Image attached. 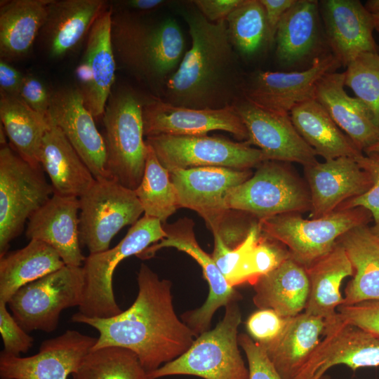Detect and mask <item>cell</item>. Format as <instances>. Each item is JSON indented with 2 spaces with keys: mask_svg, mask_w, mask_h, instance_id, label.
Here are the masks:
<instances>
[{
  "mask_svg": "<svg viewBox=\"0 0 379 379\" xmlns=\"http://www.w3.org/2000/svg\"><path fill=\"white\" fill-rule=\"evenodd\" d=\"M7 303L0 300V332L4 352L15 356L26 353L33 345L34 339L19 325L7 310Z\"/></svg>",
  "mask_w": 379,
  "mask_h": 379,
  "instance_id": "obj_45",
  "label": "cell"
},
{
  "mask_svg": "<svg viewBox=\"0 0 379 379\" xmlns=\"http://www.w3.org/2000/svg\"><path fill=\"white\" fill-rule=\"evenodd\" d=\"M345 74L331 72L319 81L315 99L338 127L365 152L379 140V128L366 105L345 90Z\"/></svg>",
  "mask_w": 379,
  "mask_h": 379,
  "instance_id": "obj_26",
  "label": "cell"
},
{
  "mask_svg": "<svg viewBox=\"0 0 379 379\" xmlns=\"http://www.w3.org/2000/svg\"><path fill=\"white\" fill-rule=\"evenodd\" d=\"M238 342L246 356L249 379H282L262 345L245 333L238 335Z\"/></svg>",
  "mask_w": 379,
  "mask_h": 379,
  "instance_id": "obj_47",
  "label": "cell"
},
{
  "mask_svg": "<svg viewBox=\"0 0 379 379\" xmlns=\"http://www.w3.org/2000/svg\"><path fill=\"white\" fill-rule=\"evenodd\" d=\"M290 163L265 161L241 184L228 190L226 206L258 220L311 209L308 185Z\"/></svg>",
  "mask_w": 379,
  "mask_h": 379,
  "instance_id": "obj_7",
  "label": "cell"
},
{
  "mask_svg": "<svg viewBox=\"0 0 379 379\" xmlns=\"http://www.w3.org/2000/svg\"><path fill=\"white\" fill-rule=\"evenodd\" d=\"M287 318L272 310L262 309L249 316L246 327L249 335L262 345L275 340L283 331Z\"/></svg>",
  "mask_w": 379,
  "mask_h": 379,
  "instance_id": "obj_44",
  "label": "cell"
},
{
  "mask_svg": "<svg viewBox=\"0 0 379 379\" xmlns=\"http://www.w3.org/2000/svg\"><path fill=\"white\" fill-rule=\"evenodd\" d=\"M137 280V298L126 310L108 318L77 312L71 321L98 331L99 336L91 350L109 346L126 348L136 354L149 373L184 354L197 336L175 312L171 281L159 279L143 263Z\"/></svg>",
  "mask_w": 379,
  "mask_h": 379,
  "instance_id": "obj_1",
  "label": "cell"
},
{
  "mask_svg": "<svg viewBox=\"0 0 379 379\" xmlns=\"http://www.w3.org/2000/svg\"><path fill=\"white\" fill-rule=\"evenodd\" d=\"M375 151H379V140H378V141L375 145H373L371 147H370L369 149H368L364 152V154L369 153V152H375Z\"/></svg>",
  "mask_w": 379,
  "mask_h": 379,
  "instance_id": "obj_55",
  "label": "cell"
},
{
  "mask_svg": "<svg viewBox=\"0 0 379 379\" xmlns=\"http://www.w3.org/2000/svg\"><path fill=\"white\" fill-rule=\"evenodd\" d=\"M98 338L74 330L43 341L37 354L25 357L2 351L1 379H67L81 366Z\"/></svg>",
  "mask_w": 379,
  "mask_h": 379,
  "instance_id": "obj_15",
  "label": "cell"
},
{
  "mask_svg": "<svg viewBox=\"0 0 379 379\" xmlns=\"http://www.w3.org/2000/svg\"><path fill=\"white\" fill-rule=\"evenodd\" d=\"M306 272L310 288L304 312L322 318L325 326L335 324L339 319L336 308L343 304L341 284L354 275L344 248L337 241L328 253L306 267Z\"/></svg>",
  "mask_w": 379,
  "mask_h": 379,
  "instance_id": "obj_28",
  "label": "cell"
},
{
  "mask_svg": "<svg viewBox=\"0 0 379 379\" xmlns=\"http://www.w3.org/2000/svg\"><path fill=\"white\" fill-rule=\"evenodd\" d=\"M364 7L371 15H379V0H368Z\"/></svg>",
  "mask_w": 379,
  "mask_h": 379,
  "instance_id": "obj_53",
  "label": "cell"
},
{
  "mask_svg": "<svg viewBox=\"0 0 379 379\" xmlns=\"http://www.w3.org/2000/svg\"><path fill=\"white\" fill-rule=\"evenodd\" d=\"M319 379H331V378L329 375L324 374Z\"/></svg>",
  "mask_w": 379,
  "mask_h": 379,
  "instance_id": "obj_57",
  "label": "cell"
},
{
  "mask_svg": "<svg viewBox=\"0 0 379 379\" xmlns=\"http://www.w3.org/2000/svg\"><path fill=\"white\" fill-rule=\"evenodd\" d=\"M359 166L368 173L373 185L365 194L343 203L337 210L361 206L369 211L375 222L379 221V151L372 152L355 159Z\"/></svg>",
  "mask_w": 379,
  "mask_h": 379,
  "instance_id": "obj_43",
  "label": "cell"
},
{
  "mask_svg": "<svg viewBox=\"0 0 379 379\" xmlns=\"http://www.w3.org/2000/svg\"><path fill=\"white\" fill-rule=\"evenodd\" d=\"M319 1L296 0L277 27L276 55L286 66H293L325 53L321 45Z\"/></svg>",
  "mask_w": 379,
  "mask_h": 379,
  "instance_id": "obj_27",
  "label": "cell"
},
{
  "mask_svg": "<svg viewBox=\"0 0 379 379\" xmlns=\"http://www.w3.org/2000/svg\"><path fill=\"white\" fill-rule=\"evenodd\" d=\"M142 120L146 137L200 135L220 130L241 140L248 139L246 128L234 105L218 109H199L173 105L152 97L144 101Z\"/></svg>",
  "mask_w": 379,
  "mask_h": 379,
  "instance_id": "obj_17",
  "label": "cell"
},
{
  "mask_svg": "<svg viewBox=\"0 0 379 379\" xmlns=\"http://www.w3.org/2000/svg\"><path fill=\"white\" fill-rule=\"evenodd\" d=\"M340 66L331 53L314 58L302 71L258 70L246 79L243 98L263 109L289 114L298 104L314 98L320 79Z\"/></svg>",
  "mask_w": 379,
  "mask_h": 379,
  "instance_id": "obj_14",
  "label": "cell"
},
{
  "mask_svg": "<svg viewBox=\"0 0 379 379\" xmlns=\"http://www.w3.org/2000/svg\"><path fill=\"white\" fill-rule=\"evenodd\" d=\"M85 286L82 266L65 265L18 289L8 300L12 315L27 332L54 331L62 310L79 307Z\"/></svg>",
  "mask_w": 379,
  "mask_h": 379,
  "instance_id": "obj_10",
  "label": "cell"
},
{
  "mask_svg": "<svg viewBox=\"0 0 379 379\" xmlns=\"http://www.w3.org/2000/svg\"><path fill=\"white\" fill-rule=\"evenodd\" d=\"M53 194L41 167L21 158L8 145L0 149V258L25 223Z\"/></svg>",
  "mask_w": 379,
  "mask_h": 379,
  "instance_id": "obj_9",
  "label": "cell"
},
{
  "mask_svg": "<svg viewBox=\"0 0 379 379\" xmlns=\"http://www.w3.org/2000/svg\"><path fill=\"white\" fill-rule=\"evenodd\" d=\"M180 14L192 39L176 71L162 88L164 101L192 109H218L243 98L246 79L227 32L225 20L208 21L196 8Z\"/></svg>",
  "mask_w": 379,
  "mask_h": 379,
  "instance_id": "obj_2",
  "label": "cell"
},
{
  "mask_svg": "<svg viewBox=\"0 0 379 379\" xmlns=\"http://www.w3.org/2000/svg\"><path fill=\"white\" fill-rule=\"evenodd\" d=\"M225 21L230 41L241 55L252 57L270 44L265 11L260 0H243Z\"/></svg>",
  "mask_w": 379,
  "mask_h": 379,
  "instance_id": "obj_38",
  "label": "cell"
},
{
  "mask_svg": "<svg viewBox=\"0 0 379 379\" xmlns=\"http://www.w3.org/2000/svg\"><path fill=\"white\" fill-rule=\"evenodd\" d=\"M265 11L270 44L275 41L279 23L285 13L295 3L296 0H260Z\"/></svg>",
  "mask_w": 379,
  "mask_h": 379,
  "instance_id": "obj_50",
  "label": "cell"
},
{
  "mask_svg": "<svg viewBox=\"0 0 379 379\" xmlns=\"http://www.w3.org/2000/svg\"><path fill=\"white\" fill-rule=\"evenodd\" d=\"M79 201L53 193L28 220L26 237L53 247L64 263L81 267L86 260L80 247Z\"/></svg>",
  "mask_w": 379,
  "mask_h": 379,
  "instance_id": "obj_24",
  "label": "cell"
},
{
  "mask_svg": "<svg viewBox=\"0 0 379 379\" xmlns=\"http://www.w3.org/2000/svg\"><path fill=\"white\" fill-rule=\"evenodd\" d=\"M223 319L212 330L199 335L175 359L149 372L150 379L188 375L204 379H249V371L239 349L241 314L237 302L225 307Z\"/></svg>",
  "mask_w": 379,
  "mask_h": 379,
  "instance_id": "obj_4",
  "label": "cell"
},
{
  "mask_svg": "<svg viewBox=\"0 0 379 379\" xmlns=\"http://www.w3.org/2000/svg\"><path fill=\"white\" fill-rule=\"evenodd\" d=\"M111 38L115 58L123 67L161 88L186 53L181 28L172 18L153 22L127 11H112Z\"/></svg>",
  "mask_w": 379,
  "mask_h": 379,
  "instance_id": "obj_3",
  "label": "cell"
},
{
  "mask_svg": "<svg viewBox=\"0 0 379 379\" xmlns=\"http://www.w3.org/2000/svg\"><path fill=\"white\" fill-rule=\"evenodd\" d=\"M48 117L61 130L95 179L113 178L107 168L105 139L78 87H63L53 92Z\"/></svg>",
  "mask_w": 379,
  "mask_h": 379,
  "instance_id": "obj_18",
  "label": "cell"
},
{
  "mask_svg": "<svg viewBox=\"0 0 379 379\" xmlns=\"http://www.w3.org/2000/svg\"><path fill=\"white\" fill-rule=\"evenodd\" d=\"M339 317L379 338V300H369L353 305H341Z\"/></svg>",
  "mask_w": 379,
  "mask_h": 379,
  "instance_id": "obj_46",
  "label": "cell"
},
{
  "mask_svg": "<svg viewBox=\"0 0 379 379\" xmlns=\"http://www.w3.org/2000/svg\"><path fill=\"white\" fill-rule=\"evenodd\" d=\"M325 325L322 318L303 312L288 317L280 335L262 345L282 379L294 378L319 344Z\"/></svg>",
  "mask_w": 379,
  "mask_h": 379,
  "instance_id": "obj_31",
  "label": "cell"
},
{
  "mask_svg": "<svg viewBox=\"0 0 379 379\" xmlns=\"http://www.w3.org/2000/svg\"><path fill=\"white\" fill-rule=\"evenodd\" d=\"M143 104L133 90L122 88L112 92L102 114L108 172L133 190L143 177L147 153L143 139Z\"/></svg>",
  "mask_w": 379,
  "mask_h": 379,
  "instance_id": "obj_5",
  "label": "cell"
},
{
  "mask_svg": "<svg viewBox=\"0 0 379 379\" xmlns=\"http://www.w3.org/2000/svg\"><path fill=\"white\" fill-rule=\"evenodd\" d=\"M24 76L8 62L0 60L1 93L19 97Z\"/></svg>",
  "mask_w": 379,
  "mask_h": 379,
  "instance_id": "obj_51",
  "label": "cell"
},
{
  "mask_svg": "<svg viewBox=\"0 0 379 379\" xmlns=\"http://www.w3.org/2000/svg\"><path fill=\"white\" fill-rule=\"evenodd\" d=\"M289 257L290 253L284 244L261 232L250 256L249 263L252 275L251 284H252L259 277L277 267Z\"/></svg>",
  "mask_w": 379,
  "mask_h": 379,
  "instance_id": "obj_42",
  "label": "cell"
},
{
  "mask_svg": "<svg viewBox=\"0 0 379 379\" xmlns=\"http://www.w3.org/2000/svg\"><path fill=\"white\" fill-rule=\"evenodd\" d=\"M324 336L293 379H319L340 364L353 371L379 366V338L373 334L339 317L325 326Z\"/></svg>",
  "mask_w": 379,
  "mask_h": 379,
  "instance_id": "obj_20",
  "label": "cell"
},
{
  "mask_svg": "<svg viewBox=\"0 0 379 379\" xmlns=\"http://www.w3.org/2000/svg\"><path fill=\"white\" fill-rule=\"evenodd\" d=\"M72 375L73 379H150L134 352L114 346L91 350Z\"/></svg>",
  "mask_w": 379,
  "mask_h": 379,
  "instance_id": "obj_39",
  "label": "cell"
},
{
  "mask_svg": "<svg viewBox=\"0 0 379 379\" xmlns=\"http://www.w3.org/2000/svg\"><path fill=\"white\" fill-rule=\"evenodd\" d=\"M370 227L375 236L379 239V221L375 222L374 225Z\"/></svg>",
  "mask_w": 379,
  "mask_h": 379,
  "instance_id": "obj_54",
  "label": "cell"
},
{
  "mask_svg": "<svg viewBox=\"0 0 379 379\" xmlns=\"http://www.w3.org/2000/svg\"><path fill=\"white\" fill-rule=\"evenodd\" d=\"M146 142L168 171L199 167L247 170L265 161L262 152L246 141L218 136L159 135L147 137Z\"/></svg>",
  "mask_w": 379,
  "mask_h": 379,
  "instance_id": "obj_12",
  "label": "cell"
},
{
  "mask_svg": "<svg viewBox=\"0 0 379 379\" xmlns=\"http://www.w3.org/2000/svg\"><path fill=\"white\" fill-rule=\"evenodd\" d=\"M162 0H129L116 2L117 11L121 10H133L135 11H149L159 8L165 4Z\"/></svg>",
  "mask_w": 379,
  "mask_h": 379,
  "instance_id": "obj_52",
  "label": "cell"
},
{
  "mask_svg": "<svg viewBox=\"0 0 379 379\" xmlns=\"http://www.w3.org/2000/svg\"><path fill=\"white\" fill-rule=\"evenodd\" d=\"M180 208L196 211L211 229L228 211L225 203L229 190L251 177V169L199 167L168 171Z\"/></svg>",
  "mask_w": 379,
  "mask_h": 379,
  "instance_id": "obj_19",
  "label": "cell"
},
{
  "mask_svg": "<svg viewBox=\"0 0 379 379\" xmlns=\"http://www.w3.org/2000/svg\"><path fill=\"white\" fill-rule=\"evenodd\" d=\"M1 125L15 151L35 167H41L40 149L44 135L51 127L48 117L31 109L20 97L1 93Z\"/></svg>",
  "mask_w": 379,
  "mask_h": 379,
  "instance_id": "obj_36",
  "label": "cell"
},
{
  "mask_svg": "<svg viewBox=\"0 0 379 379\" xmlns=\"http://www.w3.org/2000/svg\"><path fill=\"white\" fill-rule=\"evenodd\" d=\"M147 145L144 175L134 191L142 206L144 215L159 219L166 224L167 219L180 208L177 192L168 171L160 164L151 146Z\"/></svg>",
  "mask_w": 379,
  "mask_h": 379,
  "instance_id": "obj_37",
  "label": "cell"
},
{
  "mask_svg": "<svg viewBox=\"0 0 379 379\" xmlns=\"http://www.w3.org/2000/svg\"><path fill=\"white\" fill-rule=\"evenodd\" d=\"M372 220L371 212L359 206L308 220L301 213H284L259 220V225L262 233L284 244L291 258L306 267L328 253L345 233Z\"/></svg>",
  "mask_w": 379,
  "mask_h": 379,
  "instance_id": "obj_6",
  "label": "cell"
},
{
  "mask_svg": "<svg viewBox=\"0 0 379 379\" xmlns=\"http://www.w3.org/2000/svg\"><path fill=\"white\" fill-rule=\"evenodd\" d=\"M373 16L374 27L375 30L379 33V15H375Z\"/></svg>",
  "mask_w": 379,
  "mask_h": 379,
  "instance_id": "obj_56",
  "label": "cell"
},
{
  "mask_svg": "<svg viewBox=\"0 0 379 379\" xmlns=\"http://www.w3.org/2000/svg\"><path fill=\"white\" fill-rule=\"evenodd\" d=\"M65 265L53 247L39 240L6 253L0 258V300L8 303L21 287Z\"/></svg>",
  "mask_w": 379,
  "mask_h": 379,
  "instance_id": "obj_35",
  "label": "cell"
},
{
  "mask_svg": "<svg viewBox=\"0 0 379 379\" xmlns=\"http://www.w3.org/2000/svg\"><path fill=\"white\" fill-rule=\"evenodd\" d=\"M319 6L326 41L342 66L347 67L361 53H379L373 16L360 1L323 0Z\"/></svg>",
  "mask_w": 379,
  "mask_h": 379,
  "instance_id": "obj_22",
  "label": "cell"
},
{
  "mask_svg": "<svg viewBox=\"0 0 379 379\" xmlns=\"http://www.w3.org/2000/svg\"><path fill=\"white\" fill-rule=\"evenodd\" d=\"M344 74L345 86L366 105L379 128V53H361L349 64Z\"/></svg>",
  "mask_w": 379,
  "mask_h": 379,
  "instance_id": "obj_40",
  "label": "cell"
},
{
  "mask_svg": "<svg viewBox=\"0 0 379 379\" xmlns=\"http://www.w3.org/2000/svg\"><path fill=\"white\" fill-rule=\"evenodd\" d=\"M194 226L193 220L187 218L179 219L173 224H163L166 237L149 246L137 257L149 259L154 257L159 250L172 247L190 255L201 266L209 286V294L199 308L181 315L182 321L197 337L209 330L213 316L220 307L237 302L241 295L228 283L212 256L199 246Z\"/></svg>",
  "mask_w": 379,
  "mask_h": 379,
  "instance_id": "obj_13",
  "label": "cell"
},
{
  "mask_svg": "<svg viewBox=\"0 0 379 379\" xmlns=\"http://www.w3.org/2000/svg\"><path fill=\"white\" fill-rule=\"evenodd\" d=\"M52 94L36 76H24L19 97L34 111L48 117Z\"/></svg>",
  "mask_w": 379,
  "mask_h": 379,
  "instance_id": "obj_48",
  "label": "cell"
},
{
  "mask_svg": "<svg viewBox=\"0 0 379 379\" xmlns=\"http://www.w3.org/2000/svg\"><path fill=\"white\" fill-rule=\"evenodd\" d=\"M234 107L246 128V142L262 152L265 161L298 163L304 167L318 161L315 152L299 134L290 114L263 109L244 98Z\"/></svg>",
  "mask_w": 379,
  "mask_h": 379,
  "instance_id": "obj_16",
  "label": "cell"
},
{
  "mask_svg": "<svg viewBox=\"0 0 379 379\" xmlns=\"http://www.w3.org/2000/svg\"><path fill=\"white\" fill-rule=\"evenodd\" d=\"M112 14L110 6L94 22L76 70L78 88L85 106L94 118L102 117L115 79L117 65L111 38Z\"/></svg>",
  "mask_w": 379,
  "mask_h": 379,
  "instance_id": "obj_21",
  "label": "cell"
},
{
  "mask_svg": "<svg viewBox=\"0 0 379 379\" xmlns=\"http://www.w3.org/2000/svg\"><path fill=\"white\" fill-rule=\"evenodd\" d=\"M311 198V218L335 211L343 203L365 194L371 178L352 157H339L304 167Z\"/></svg>",
  "mask_w": 379,
  "mask_h": 379,
  "instance_id": "obj_23",
  "label": "cell"
},
{
  "mask_svg": "<svg viewBox=\"0 0 379 379\" xmlns=\"http://www.w3.org/2000/svg\"><path fill=\"white\" fill-rule=\"evenodd\" d=\"M344 248L354 270L345 290L343 305L379 300V239L368 225L356 227L337 241Z\"/></svg>",
  "mask_w": 379,
  "mask_h": 379,
  "instance_id": "obj_33",
  "label": "cell"
},
{
  "mask_svg": "<svg viewBox=\"0 0 379 379\" xmlns=\"http://www.w3.org/2000/svg\"><path fill=\"white\" fill-rule=\"evenodd\" d=\"M50 0H12L0 7V58H24L39 36Z\"/></svg>",
  "mask_w": 379,
  "mask_h": 379,
  "instance_id": "obj_34",
  "label": "cell"
},
{
  "mask_svg": "<svg viewBox=\"0 0 379 379\" xmlns=\"http://www.w3.org/2000/svg\"><path fill=\"white\" fill-rule=\"evenodd\" d=\"M107 8L103 0H50L39 35L48 56L59 59L75 49Z\"/></svg>",
  "mask_w": 379,
  "mask_h": 379,
  "instance_id": "obj_25",
  "label": "cell"
},
{
  "mask_svg": "<svg viewBox=\"0 0 379 379\" xmlns=\"http://www.w3.org/2000/svg\"><path fill=\"white\" fill-rule=\"evenodd\" d=\"M252 286L253 301L259 310H272L285 318L305 310L310 288L306 267L291 256L259 277Z\"/></svg>",
  "mask_w": 379,
  "mask_h": 379,
  "instance_id": "obj_29",
  "label": "cell"
},
{
  "mask_svg": "<svg viewBox=\"0 0 379 379\" xmlns=\"http://www.w3.org/2000/svg\"><path fill=\"white\" fill-rule=\"evenodd\" d=\"M242 1L243 0H194L193 4L208 21L217 22L225 20Z\"/></svg>",
  "mask_w": 379,
  "mask_h": 379,
  "instance_id": "obj_49",
  "label": "cell"
},
{
  "mask_svg": "<svg viewBox=\"0 0 379 379\" xmlns=\"http://www.w3.org/2000/svg\"><path fill=\"white\" fill-rule=\"evenodd\" d=\"M79 201L80 241L90 253L108 250L113 237L144 213L135 191L114 178L95 179Z\"/></svg>",
  "mask_w": 379,
  "mask_h": 379,
  "instance_id": "obj_11",
  "label": "cell"
},
{
  "mask_svg": "<svg viewBox=\"0 0 379 379\" xmlns=\"http://www.w3.org/2000/svg\"><path fill=\"white\" fill-rule=\"evenodd\" d=\"M166 237L159 219L144 215L131 226L117 246L103 252L90 253L82 266L85 286L79 312L98 318L120 314L122 310L117 304L112 288L115 269L124 259L138 255Z\"/></svg>",
  "mask_w": 379,
  "mask_h": 379,
  "instance_id": "obj_8",
  "label": "cell"
},
{
  "mask_svg": "<svg viewBox=\"0 0 379 379\" xmlns=\"http://www.w3.org/2000/svg\"><path fill=\"white\" fill-rule=\"evenodd\" d=\"M259 221L250 231L247 238L234 249L225 247L219 240L214 239V249L211 255L216 265L233 287L252 281L250 256L252 249L261 234Z\"/></svg>",
  "mask_w": 379,
  "mask_h": 379,
  "instance_id": "obj_41",
  "label": "cell"
},
{
  "mask_svg": "<svg viewBox=\"0 0 379 379\" xmlns=\"http://www.w3.org/2000/svg\"><path fill=\"white\" fill-rule=\"evenodd\" d=\"M51 124L42 140L40 164L49 176L53 193L79 198L95 178L61 130Z\"/></svg>",
  "mask_w": 379,
  "mask_h": 379,
  "instance_id": "obj_30",
  "label": "cell"
},
{
  "mask_svg": "<svg viewBox=\"0 0 379 379\" xmlns=\"http://www.w3.org/2000/svg\"><path fill=\"white\" fill-rule=\"evenodd\" d=\"M289 114L301 137L325 161L364 154L315 98L298 104Z\"/></svg>",
  "mask_w": 379,
  "mask_h": 379,
  "instance_id": "obj_32",
  "label": "cell"
}]
</instances>
